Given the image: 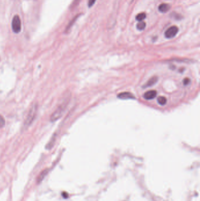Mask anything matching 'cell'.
<instances>
[{
	"instance_id": "cell-1",
	"label": "cell",
	"mask_w": 200,
	"mask_h": 201,
	"mask_svg": "<svg viewBox=\"0 0 200 201\" xmlns=\"http://www.w3.org/2000/svg\"><path fill=\"white\" fill-rule=\"evenodd\" d=\"M38 112V105L37 104H34L29 110V112L28 115L25 119V121L24 124V126L25 128H27L29 127L32 122L35 120L37 114Z\"/></svg>"
},
{
	"instance_id": "cell-2",
	"label": "cell",
	"mask_w": 200,
	"mask_h": 201,
	"mask_svg": "<svg viewBox=\"0 0 200 201\" xmlns=\"http://www.w3.org/2000/svg\"><path fill=\"white\" fill-rule=\"evenodd\" d=\"M69 103V99H66L57 108V109L52 113L51 116L50 121L51 122H55L58 120L63 115L66 107Z\"/></svg>"
},
{
	"instance_id": "cell-3",
	"label": "cell",
	"mask_w": 200,
	"mask_h": 201,
	"mask_svg": "<svg viewBox=\"0 0 200 201\" xmlns=\"http://www.w3.org/2000/svg\"><path fill=\"white\" fill-rule=\"evenodd\" d=\"M12 29L14 33L18 34L21 31L22 24L19 17L18 15H16L14 17L12 21Z\"/></svg>"
},
{
	"instance_id": "cell-4",
	"label": "cell",
	"mask_w": 200,
	"mask_h": 201,
	"mask_svg": "<svg viewBox=\"0 0 200 201\" xmlns=\"http://www.w3.org/2000/svg\"><path fill=\"white\" fill-rule=\"evenodd\" d=\"M178 32V27L176 26H172L166 30L164 35L167 38L170 39V38H172L174 37L177 34Z\"/></svg>"
},
{
	"instance_id": "cell-5",
	"label": "cell",
	"mask_w": 200,
	"mask_h": 201,
	"mask_svg": "<svg viewBox=\"0 0 200 201\" xmlns=\"http://www.w3.org/2000/svg\"><path fill=\"white\" fill-rule=\"evenodd\" d=\"M157 95V92L155 90H150L149 91H147L144 94L143 96L145 99L146 100H151L154 99Z\"/></svg>"
},
{
	"instance_id": "cell-6",
	"label": "cell",
	"mask_w": 200,
	"mask_h": 201,
	"mask_svg": "<svg viewBox=\"0 0 200 201\" xmlns=\"http://www.w3.org/2000/svg\"><path fill=\"white\" fill-rule=\"evenodd\" d=\"M117 97L122 99H135V97L132 94L128 92H124L118 94Z\"/></svg>"
},
{
	"instance_id": "cell-7",
	"label": "cell",
	"mask_w": 200,
	"mask_h": 201,
	"mask_svg": "<svg viewBox=\"0 0 200 201\" xmlns=\"http://www.w3.org/2000/svg\"><path fill=\"white\" fill-rule=\"evenodd\" d=\"M158 81V77L156 76H154L152 77L144 85H143V88H147V87H150L151 86L154 85Z\"/></svg>"
},
{
	"instance_id": "cell-8",
	"label": "cell",
	"mask_w": 200,
	"mask_h": 201,
	"mask_svg": "<svg viewBox=\"0 0 200 201\" xmlns=\"http://www.w3.org/2000/svg\"><path fill=\"white\" fill-rule=\"evenodd\" d=\"M80 16H81V14L77 15L76 16H75V17L70 21V22L69 23V24L68 25L67 27H66V29H65V33H68V32L70 31V29H71V28L72 27V26L74 25L75 22L76 21V20H78V18Z\"/></svg>"
},
{
	"instance_id": "cell-9",
	"label": "cell",
	"mask_w": 200,
	"mask_h": 201,
	"mask_svg": "<svg viewBox=\"0 0 200 201\" xmlns=\"http://www.w3.org/2000/svg\"><path fill=\"white\" fill-rule=\"evenodd\" d=\"M170 6L167 4H161L158 7V10L160 13H165L169 11Z\"/></svg>"
},
{
	"instance_id": "cell-10",
	"label": "cell",
	"mask_w": 200,
	"mask_h": 201,
	"mask_svg": "<svg viewBox=\"0 0 200 201\" xmlns=\"http://www.w3.org/2000/svg\"><path fill=\"white\" fill-rule=\"evenodd\" d=\"M55 141H56V134H54V135L52 137V138L50 140V141H49V142L46 145V147H45L46 149H48V150L51 149L53 148V147L54 146V145H55Z\"/></svg>"
},
{
	"instance_id": "cell-11",
	"label": "cell",
	"mask_w": 200,
	"mask_h": 201,
	"mask_svg": "<svg viewBox=\"0 0 200 201\" xmlns=\"http://www.w3.org/2000/svg\"><path fill=\"white\" fill-rule=\"evenodd\" d=\"M48 173V170H44L40 175V176L38 177V179H37V183L38 184H40L42 181L43 179H44V178L47 175Z\"/></svg>"
},
{
	"instance_id": "cell-12",
	"label": "cell",
	"mask_w": 200,
	"mask_h": 201,
	"mask_svg": "<svg viewBox=\"0 0 200 201\" xmlns=\"http://www.w3.org/2000/svg\"><path fill=\"white\" fill-rule=\"evenodd\" d=\"M158 103L161 105H164L167 103V99L164 96H159L157 99Z\"/></svg>"
},
{
	"instance_id": "cell-13",
	"label": "cell",
	"mask_w": 200,
	"mask_h": 201,
	"mask_svg": "<svg viewBox=\"0 0 200 201\" xmlns=\"http://www.w3.org/2000/svg\"><path fill=\"white\" fill-rule=\"evenodd\" d=\"M146 17V15L144 13H140L137 16H136V20L138 21H143V20H144Z\"/></svg>"
},
{
	"instance_id": "cell-14",
	"label": "cell",
	"mask_w": 200,
	"mask_h": 201,
	"mask_svg": "<svg viewBox=\"0 0 200 201\" xmlns=\"http://www.w3.org/2000/svg\"><path fill=\"white\" fill-rule=\"evenodd\" d=\"M146 23L143 21H140L138 24H137V28L140 30V31H142L143 29H144V28H146Z\"/></svg>"
},
{
	"instance_id": "cell-15",
	"label": "cell",
	"mask_w": 200,
	"mask_h": 201,
	"mask_svg": "<svg viewBox=\"0 0 200 201\" xmlns=\"http://www.w3.org/2000/svg\"><path fill=\"white\" fill-rule=\"evenodd\" d=\"M6 121L4 118L0 114V128H2L5 126Z\"/></svg>"
},
{
	"instance_id": "cell-16",
	"label": "cell",
	"mask_w": 200,
	"mask_h": 201,
	"mask_svg": "<svg viewBox=\"0 0 200 201\" xmlns=\"http://www.w3.org/2000/svg\"><path fill=\"white\" fill-rule=\"evenodd\" d=\"M80 1L81 0H74V1L73 2V3L72 4L71 6V8H74L75 7H76L79 4Z\"/></svg>"
},
{
	"instance_id": "cell-17",
	"label": "cell",
	"mask_w": 200,
	"mask_h": 201,
	"mask_svg": "<svg viewBox=\"0 0 200 201\" xmlns=\"http://www.w3.org/2000/svg\"><path fill=\"white\" fill-rule=\"evenodd\" d=\"M96 0H89V1H88V6L89 7H92L94 4L95 3Z\"/></svg>"
},
{
	"instance_id": "cell-18",
	"label": "cell",
	"mask_w": 200,
	"mask_h": 201,
	"mask_svg": "<svg viewBox=\"0 0 200 201\" xmlns=\"http://www.w3.org/2000/svg\"><path fill=\"white\" fill-rule=\"evenodd\" d=\"M190 82V80L189 78H187L184 79V84L185 85H188Z\"/></svg>"
}]
</instances>
